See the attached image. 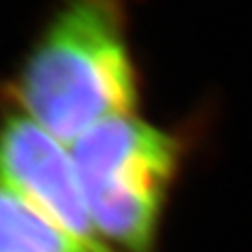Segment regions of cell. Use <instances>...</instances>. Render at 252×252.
<instances>
[{
    "mask_svg": "<svg viewBox=\"0 0 252 252\" xmlns=\"http://www.w3.org/2000/svg\"><path fill=\"white\" fill-rule=\"evenodd\" d=\"M0 185L93 252H116L91 217L69 147L21 112L0 124Z\"/></svg>",
    "mask_w": 252,
    "mask_h": 252,
    "instance_id": "3",
    "label": "cell"
},
{
    "mask_svg": "<svg viewBox=\"0 0 252 252\" xmlns=\"http://www.w3.org/2000/svg\"><path fill=\"white\" fill-rule=\"evenodd\" d=\"M69 152L101 238L122 252H152L183 154L179 137L137 116H116L74 141Z\"/></svg>",
    "mask_w": 252,
    "mask_h": 252,
    "instance_id": "2",
    "label": "cell"
},
{
    "mask_svg": "<svg viewBox=\"0 0 252 252\" xmlns=\"http://www.w3.org/2000/svg\"><path fill=\"white\" fill-rule=\"evenodd\" d=\"M11 91L21 114L65 145L109 118L132 116L126 0H61Z\"/></svg>",
    "mask_w": 252,
    "mask_h": 252,
    "instance_id": "1",
    "label": "cell"
},
{
    "mask_svg": "<svg viewBox=\"0 0 252 252\" xmlns=\"http://www.w3.org/2000/svg\"><path fill=\"white\" fill-rule=\"evenodd\" d=\"M0 252H93L19 193L0 185Z\"/></svg>",
    "mask_w": 252,
    "mask_h": 252,
    "instance_id": "4",
    "label": "cell"
}]
</instances>
